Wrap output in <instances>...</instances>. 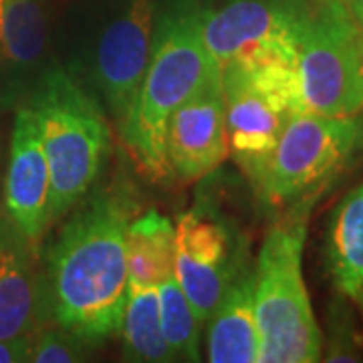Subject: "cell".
I'll use <instances>...</instances> for the list:
<instances>
[{"instance_id": "1", "label": "cell", "mask_w": 363, "mask_h": 363, "mask_svg": "<svg viewBox=\"0 0 363 363\" xmlns=\"http://www.w3.org/2000/svg\"><path fill=\"white\" fill-rule=\"evenodd\" d=\"M130 204L119 194L83 198L45 259L52 321L93 347L119 333L130 291Z\"/></svg>"}, {"instance_id": "2", "label": "cell", "mask_w": 363, "mask_h": 363, "mask_svg": "<svg viewBox=\"0 0 363 363\" xmlns=\"http://www.w3.org/2000/svg\"><path fill=\"white\" fill-rule=\"evenodd\" d=\"M218 63L208 51L200 0H162L150 59L121 140L152 180L172 176L166 154V128L172 113L206 81Z\"/></svg>"}, {"instance_id": "3", "label": "cell", "mask_w": 363, "mask_h": 363, "mask_svg": "<svg viewBox=\"0 0 363 363\" xmlns=\"http://www.w3.org/2000/svg\"><path fill=\"white\" fill-rule=\"evenodd\" d=\"M156 0H85L63 67L123 130L150 59Z\"/></svg>"}, {"instance_id": "4", "label": "cell", "mask_w": 363, "mask_h": 363, "mask_svg": "<svg viewBox=\"0 0 363 363\" xmlns=\"http://www.w3.org/2000/svg\"><path fill=\"white\" fill-rule=\"evenodd\" d=\"M317 194L298 198L274 222L255 264L260 363H313L323 357V335L313 315L301 267Z\"/></svg>"}, {"instance_id": "5", "label": "cell", "mask_w": 363, "mask_h": 363, "mask_svg": "<svg viewBox=\"0 0 363 363\" xmlns=\"http://www.w3.org/2000/svg\"><path fill=\"white\" fill-rule=\"evenodd\" d=\"M25 104L35 111L51 172L52 224L77 206L99 178L111 147L109 119L63 67H49Z\"/></svg>"}, {"instance_id": "6", "label": "cell", "mask_w": 363, "mask_h": 363, "mask_svg": "<svg viewBox=\"0 0 363 363\" xmlns=\"http://www.w3.org/2000/svg\"><path fill=\"white\" fill-rule=\"evenodd\" d=\"M228 145L236 164L257 186L286 121L307 111L297 69L289 63L222 65Z\"/></svg>"}, {"instance_id": "7", "label": "cell", "mask_w": 363, "mask_h": 363, "mask_svg": "<svg viewBox=\"0 0 363 363\" xmlns=\"http://www.w3.org/2000/svg\"><path fill=\"white\" fill-rule=\"evenodd\" d=\"M295 69L307 111L329 117L362 113L363 35L345 2L313 6L298 39Z\"/></svg>"}, {"instance_id": "8", "label": "cell", "mask_w": 363, "mask_h": 363, "mask_svg": "<svg viewBox=\"0 0 363 363\" xmlns=\"http://www.w3.org/2000/svg\"><path fill=\"white\" fill-rule=\"evenodd\" d=\"M362 145L363 121L357 116L298 111L281 131L257 190L271 204L291 206L298 198L319 192Z\"/></svg>"}, {"instance_id": "9", "label": "cell", "mask_w": 363, "mask_h": 363, "mask_svg": "<svg viewBox=\"0 0 363 363\" xmlns=\"http://www.w3.org/2000/svg\"><path fill=\"white\" fill-rule=\"evenodd\" d=\"M311 0H200V25L218 65L297 61L301 33L311 18Z\"/></svg>"}, {"instance_id": "10", "label": "cell", "mask_w": 363, "mask_h": 363, "mask_svg": "<svg viewBox=\"0 0 363 363\" xmlns=\"http://www.w3.org/2000/svg\"><path fill=\"white\" fill-rule=\"evenodd\" d=\"M248 262L247 240L208 202L200 200L178 216L174 277L202 323Z\"/></svg>"}, {"instance_id": "11", "label": "cell", "mask_w": 363, "mask_h": 363, "mask_svg": "<svg viewBox=\"0 0 363 363\" xmlns=\"http://www.w3.org/2000/svg\"><path fill=\"white\" fill-rule=\"evenodd\" d=\"M166 154L172 176L180 180L204 178L228 157L220 67L172 113L166 128Z\"/></svg>"}, {"instance_id": "12", "label": "cell", "mask_w": 363, "mask_h": 363, "mask_svg": "<svg viewBox=\"0 0 363 363\" xmlns=\"http://www.w3.org/2000/svg\"><path fill=\"white\" fill-rule=\"evenodd\" d=\"M51 172L30 105H18L14 116L11 156L4 180V210L16 228L35 245L49 224Z\"/></svg>"}, {"instance_id": "13", "label": "cell", "mask_w": 363, "mask_h": 363, "mask_svg": "<svg viewBox=\"0 0 363 363\" xmlns=\"http://www.w3.org/2000/svg\"><path fill=\"white\" fill-rule=\"evenodd\" d=\"M33 245L9 216H0V339L33 335L52 321Z\"/></svg>"}, {"instance_id": "14", "label": "cell", "mask_w": 363, "mask_h": 363, "mask_svg": "<svg viewBox=\"0 0 363 363\" xmlns=\"http://www.w3.org/2000/svg\"><path fill=\"white\" fill-rule=\"evenodd\" d=\"M47 0H6L0 35V105L28 97L49 69Z\"/></svg>"}, {"instance_id": "15", "label": "cell", "mask_w": 363, "mask_h": 363, "mask_svg": "<svg viewBox=\"0 0 363 363\" xmlns=\"http://www.w3.org/2000/svg\"><path fill=\"white\" fill-rule=\"evenodd\" d=\"M208 323V355L212 363H259L260 337L255 315V267L248 262Z\"/></svg>"}, {"instance_id": "16", "label": "cell", "mask_w": 363, "mask_h": 363, "mask_svg": "<svg viewBox=\"0 0 363 363\" xmlns=\"http://www.w3.org/2000/svg\"><path fill=\"white\" fill-rule=\"evenodd\" d=\"M325 264L339 293L357 301L363 291V182L339 202L331 216Z\"/></svg>"}, {"instance_id": "17", "label": "cell", "mask_w": 363, "mask_h": 363, "mask_svg": "<svg viewBox=\"0 0 363 363\" xmlns=\"http://www.w3.org/2000/svg\"><path fill=\"white\" fill-rule=\"evenodd\" d=\"M176 224L157 210H150L128 226L130 285L157 286L174 277Z\"/></svg>"}, {"instance_id": "18", "label": "cell", "mask_w": 363, "mask_h": 363, "mask_svg": "<svg viewBox=\"0 0 363 363\" xmlns=\"http://www.w3.org/2000/svg\"><path fill=\"white\" fill-rule=\"evenodd\" d=\"M119 333L125 362H178L162 331L157 286L130 285Z\"/></svg>"}, {"instance_id": "19", "label": "cell", "mask_w": 363, "mask_h": 363, "mask_svg": "<svg viewBox=\"0 0 363 363\" xmlns=\"http://www.w3.org/2000/svg\"><path fill=\"white\" fill-rule=\"evenodd\" d=\"M162 331L178 362H200V319L176 277L157 285Z\"/></svg>"}, {"instance_id": "20", "label": "cell", "mask_w": 363, "mask_h": 363, "mask_svg": "<svg viewBox=\"0 0 363 363\" xmlns=\"http://www.w3.org/2000/svg\"><path fill=\"white\" fill-rule=\"evenodd\" d=\"M91 343L81 339L75 333L57 327H40L33 339V355L30 362L35 363H71L85 362L89 357Z\"/></svg>"}, {"instance_id": "21", "label": "cell", "mask_w": 363, "mask_h": 363, "mask_svg": "<svg viewBox=\"0 0 363 363\" xmlns=\"http://www.w3.org/2000/svg\"><path fill=\"white\" fill-rule=\"evenodd\" d=\"M333 333L329 339V350H327V362H359V337L355 333V325L350 313L341 311L331 321Z\"/></svg>"}, {"instance_id": "22", "label": "cell", "mask_w": 363, "mask_h": 363, "mask_svg": "<svg viewBox=\"0 0 363 363\" xmlns=\"http://www.w3.org/2000/svg\"><path fill=\"white\" fill-rule=\"evenodd\" d=\"M33 339H35V333L13 339H0V363L30 362Z\"/></svg>"}, {"instance_id": "23", "label": "cell", "mask_w": 363, "mask_h": 363, "mask_svg": "<svg viewBox=\"0 0 363 363\" xmlns=\"http://www.w3.org/2000/svg\"><path fill=\"white\" fill-rule=\"evenodd\" d=\"M350 9V13L353 14V18H359L363 16V0H343Z\"/></svg>"}, {"instance_id": "24", "label": "cell", "mask_w": 363, "mask_h": 363, "mask_svg": "<svg viewBox=\"0 0 363 363\" xmlns=\"http://www.w3.org/2000/svg\"><path fill=\"white\" fill-rule=\"evenodd\" d=\"M4 4L6 0H0V35H2V21H4Z\"/></svg>"}, {"instance_id": "25", "label": "cell", "mask_w": 363, "mask_h": 363, "mask_svg": "<svg viewBox=\"0 0 363 363\" xmlns=\"http://www.w3.org/2000/svg\"><path fill=\"white\" fill-rule=\"evenodd\" d=\"M311 2H315V4H325V2H335V0H311ZM343 2V0H341Z\"/></svg>"}, {"instance_id": "26", "label": "cell", "mask_w": 363, "mask_h": 363, "mask_svg": "<svg viewBox=\"0 0 363 363\" xmlns=\"http://www.w3.org/2000/svg\"><path fill=\"white\" fill-rule=\"evenodd\" d=\"M357 21V25H359V28H362V35H363V16H359V18H355Z\"/></svg>"}, {"instance_id": "27", "label": "cell", "mask_w": 363, "mask_h": 363, "mask_svg": "<svg viewBox=\"0 0 363 363\" xmlns=\"http://www.w3.org/2000/svg\"><path fill=\"white\" fill-rule=\"evenodd\" d=\"M357 303H359V307L363 309V291H362V295H359V298H357Z\"/></svg>"}]
</instances>
